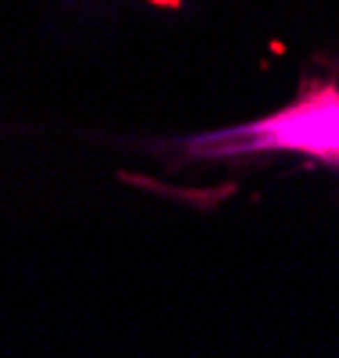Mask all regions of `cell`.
<instances>
[{
  "mask_svg": "<svg viewBox=\"0 0 339 358\" xmlns=\"http://www.w3.org/2000/svg\"><path fill=\"white\" fill-rule=\"evenodd\" d=\"M190 155H243V151H303L339 162V90L303 97L300 104L257 126L186 140Z\"/></svg>",
  "mask_w": 339,
  "mask_h": 358,
  "instance_id": "6da1fadb",
  "label": "cell"
}]
</instances>
